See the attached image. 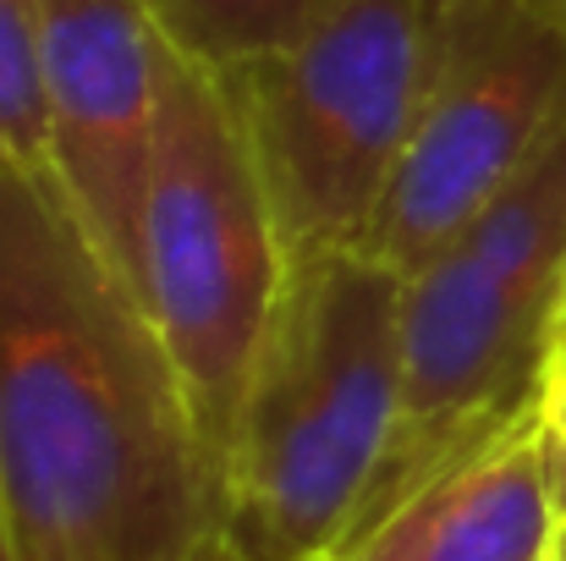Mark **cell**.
<instances>
[{"instance_id": "cell-11", "label": "cell", "mask_w": 566, "mask_h": 561, "mask_svg": "<svg viewBox=\"0 0 566 561\" xmlns=\"http://www.w3.org/2000/svg\"><path fill=\"white\" fill-rule=\"evenodd\" d=\"M545 424H551L556 440H566V331L562 347H556V364H551V380H545Z\"/></svg>"}, {"instance_id": "cell-8", "label": "cell", "mask_w": 566, "mask_h": 561, "mask_svg": "<svg viewBox=\"0 0 566 561\" xmlns=\"http://www.w3.org/2000/svg\"><path fill=\"white\" fill-rule=\"evenodd\" d=\"M556 534V440L528 413L407 485L336 561H551Z\"/></svg>"}, {"instance_id": "cell-13", "label": "cell", "mask_w": 566, "mask_h": 561, "mask_svg": "<svg viewBox=\"0 0 566 561\" xmlns=\"http://www.w3.org/2000/svg\"><path fill=\"white\" fill-rule=\"evenodd\" d=\"M551 561H566V518H562V534H556V557Z\"/></svg>"}, {"instance_id": "cell-6", "label": "cell", "mask_w": 566, "mask_h": 561, "mask_svg": "<svg viewBox=\"0 0 566 561\" xmlns=\"http://www.w3.org/2000/svg\"><path fill=\"white\" fill-rule=\"evenodd\" d=\"M566 122V22L545 0H446L434 72L364 231L396 276L446 248Z\"/></svg>"}, {"instance_id": "cell-7", "label": "cell", "mask_w": 566, "mask_h": 561, "mask_svg": "<svg viewBox=\"0 0 566 561\" xmlns=\"http://www.w3.org/2000/svg\"><path fill=\"white\" fill-rule=\"evenodd\" d=\"M171 39L149 0H39V94L50 177L133 281Z\"/></svg>"}, {"instance_id": "cell-1", "label": "cell", "mask_w": 566, "mask_h": 561, "mask_svg": "<svg viewBox=\"0 0 566 561\" xmlns=\"http://www.w3.org/2000/svg\"><path fill=\"white\" fill-rule=\"evenodd\" d=\"M0 529L11 561H226L188 380L39 166H0Z\"/></svg>"}, {"instance_id": "cell-5", "label": "cell", "mask_w": 566, "mask_h": 561, "mask_svg": "<svg viewBox=\"0 0 566 561\" xmlns=\"http://www.w3.org/2000/svg\"><path fill=\"white\" fill-rule=\"evenodd\" d=\"M440 17L446 0H331L275 50L214 72L292 259L364 242L412 138Z\"/></svg>"}, {"instance_id": "cell-4", "label": "cell", "mask_w": 566, "mask_h": 561, "mask_svg": "<svg viewBox=\"0 0 566 561\" xmlns=\"http://www.w3.org/2000/svg\"><path fill=\"white\" fill-rule=\"evenodd\" d=\"M286 276L292 253L248 127L226 83L171 44L133 237V292L188 380L214 463Z\"/></svg>"}, {"instance_id": "cell-3", "label": "cell", "mask_w": 566, "mask_h": 561, "mask_svg": "<svg viewBox=\"0 0 566 561\" xmlns=\"http://www.w3.org/2000/svg\"><path fill=\"white\" fill-rule=\"evenodd\" d=\"M562 331L566 122L517 183L401 276V440L364 523L457 451L501 435L528 413H545V380Z\"/></svg>"}, {"instance_id": "cell-12", "label": "cell", "mask_w": 566, "mask_h": 561, "mask_svg": "<svg viewBox=\"0 0 566 561\" xmlns=\"http://www.w3.org/2000/svg\"><path fill=\"white\" fill-rule=\"evenodd\" d=\"M556 496H562V518H566V440H556Z\"/></svg>"}, {"instance_id": "cell-15", "label": "cell", "mask_w": 566, "mask_h": 561, "mask_svg": "<svg viewBox=\"0 0 566 561\" xmlns=\"http://www.w3.org/2000/svg\"><path fill=\"white\" fill-rule=\"evenodd\" d=\"M0 561H11V557H6V529H0Z\"/></svg>"}, {"instance_id": "cell-14", "label": "cell", "mask_w": 566, "mask_h": 561, "mask_svg": "<svg viewBox=\"0 0 566 561\" xmlns=\"http://www.w3.org/2000/svg\"><path fill=\"white\" fill-rule=\"evenodd\" d=\"M545 6H551V11H556V17L566 22V0H545Z\"/></svg>"}, {"instance_id": "cell-9", "label": "cell", "mask_w": 566, "mask_h": 561, "mask_svg": "<svg viewBox=\"0 0 566 561\" xmlns=\"http://www.w3.org/2000/svg\"><path fill=\"white\" fill-rule=\"evenodd\" d=\"M331 0H149L166 39L209 72H231L292 39Z\"/></svg>"}, {"instance_id": "cell-10", "label": "cell", "mask_w": 566, "mask_h": 561, "mask_svg": "<svg viewBox=\"0 0 566 561\" xmlns=\"http://www.w3.org/2000/svg\"><path fill=\"white\" fill-rule=\"evenodd\" d=\"M0 166L50 172L39 94V0H0Z\"/></svg>"}, {"instance_id": "cell-2", "label": "cell", "mask_w": 566, "mask_h": 561, "mask_svg": "<svg viewBox=\"0 0 566 561\" xmlns=\"http://www.w3.org/2000/svg\"><path fill=\"white\" fill-rule=\"evenodd\" d=\"M401 276L364 248L292 259L220 446L226 561H336L401 440Z\"/></svg>"}]
</instances>
